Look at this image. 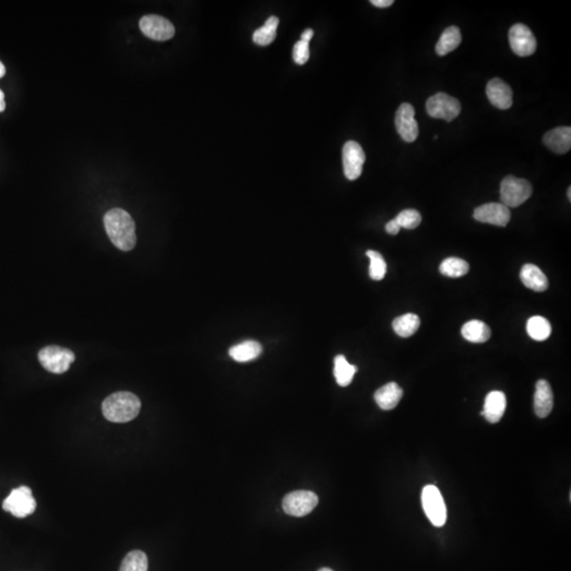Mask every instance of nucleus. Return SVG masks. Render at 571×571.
Wrapping results in <instances>:
<instances>
[{"instance_id":"obj_1","label":"nucleus","mask_w":571,"mask_h":571,"mask_svg":"<svg viewBox=\"0 0 571 571\" xmlns=\"http://www.w3.org/2000/svg\"><path fill=\"white\" fill-rule=\"evenodd\" d=\"M104 226L112 244L121 251H130L136 244V224L130 213L112 209L104 216Z\"/></svg>"},{"instance_id":"obj_2","label":"nucleus","mask_w":571,"mask_h":571,"mask_svg":"<svg viewBox=\"0 0 571 571\" xmlns=\"http://www.w3.org/2000/svg\"><path fill=\"white\" fill-rule=\"evenodd\" d=\"M141 401L134 393L119 391L108 396L102 405L104 417L116 423L132 421L140 413Z\"/></svg>"},{"instance_id":"obj_3","label":"nucleus","mask_w":571,"mask_h":571,"mask_svg":"<svg viewBox=\"0 0 571 571\" xmlns=\"http://www.w3.org/2000/svg\"><path fill=\"white\" fill-rule=\"evenodd\" d=\"M532 191L533 189L529 181L514 176H507L501 181V203L508 209L519 207L531 197Z\"/></svg>"},{"instance_id":"obj_4","label":"nucleus","mask_w":571,"mask_h":571,"mask_svg":"<svg viewBox=\"0 0 571 571\" xmlns=\"http://www.w3.org/2000/svg\"><path fill=\"white\" fill-rule=\"evenodd\" d=\"M422 507L426 517L435 527H442L446 522V506L439 489L435 485L424 487L421 494Z\"/></svg>"},{"instance_id":"obj_5","label":"nucleus","mask_w":571,"mask_h":571,"mask_svg":"<svg viewBox=\"0 0 571 571\" xmlns=\"http://www.w3.org/2000/svg\"><path fill=\"white\" fill-rule=\"evenodd\" d=\"M38 360L46 370L52 374H64L75 362V356L70 350L61 346H47L38 352Z\"/></svg>"},{"instance_id":"obj_6","label":"nucleus","mask_w":571,"mask_h":571,"mask_svg":"<svg viewBox=\"0 0 571 571\" xmlns=\"http://www.w3.org/2000/svg\"><path fill=\"white\" fill-rule=\"evenodd\" d=\"M426 112L435 119L451 122L456 119L462 111L460 101L444 93H436L426 101Z\"/></svg>"},{"instance_id":"obj_7","label":"nucleus","mask_w":571,"mask_h":571,"mask_svg":"<svg viewBox=\"0 0 571 571\" xmlns=\"http://www.w3.org/2000/svg\"><path fill=\"white\" fill-rule=\"evenodd\" d=\"M318 503L319 497L315 493L307 490L295 491L286 495L283 509L291 517H303L311 513Z\"/></svg>"},{"instance_id":"obj_8","label":"nucleus","mask_w":571,"mask_h":571,"mask_svg":"<svg viewBox=\"0 0 571 571\" xmlns=\"http://www.w3.org/2000/svg\"><path fill=\"white\" fill-rule=\"evenodd\" d=\"M3 510L10 512L13 514L14 517H19V519L33 513L36 509V501L32 495L31 489L28 487L14 489L3 501Z\"/></svg>"},{"instance_id":"obj_9","label":"nucleus","mask_w":571,"mask_h":571,"mask_svg":"<svg viewBox=\"0 0 571 571\" xmlns=\"http://www.w3.org/2000/svg\"><path fill=\"white\" fill-rule=\"evenodd\" d=\"M141 31L146 38L157 42H165L171 40L175 36V26L169 19L162 16L150 15L143 16L140 22Z\"/></svg>"},{"instance_id":"obj_10","label":"nucleus","mask_w":571,"mask_h":571,"mask_svg":"<svg viewBox=\"0 0 571 571\" xmlns=\"http://www.w3.org/2000/svg\"><path fill=\"white\" fill-rule=\"evenodd\" d=\"M365 152L356 141H348L343 148V167L348 180H356L362 174Z\"/></svg>"},{"instance_id":"obj_11","label":"nucleus","mask_w":571,"mask_h":571,"mask_svg":"<svg viewBox=\"0 0 571 571\" xmlns=\"http://www.w3.org/2000/svg\"><path fill=\"white\" fill-rule=\"evenodd\" d=\"M512 51L521 57L530 56L536 50V40L531 30L524 24H515L509 31Z\"/></svg>"},{"instance_id":"obj_12","label":"nucleus","mask_w":571,"mask_h":571,"mask_svg":"<svg viewBox=\"0 0 571 571\" xmlns=\"http://www.w3.org/2000/svg\"><path fill=\"white\" fill-rule=\"evenodd\" d=\"M396 128L398 134L407 143L414 142L419 134V127L415 120V109L409 103H403L396 112Z\"/></svg>"},{"instance_id":"obj_13","label":"nucleus","mask_w":571,"mask_h":571,"mask_svg":"<svg viewBox=\"0 0 571 571\" xmlns=\"http://www.w3.org/2000/svg\"><path fill=\"white\" fill-rule=\"evenodd\" d=\"M474 218L483 224L497 226H506L511 219V213L503 203H487L480 205L474 211Z\"/></svg>"},{"instance_id":"obj_14","label":"nucleus","mask_w":571,"mask_h":571,"mask_svg":"<svg viewBox=\"0 0 571 571\" xmlns=\"http://www.w3.org/2000/svg\"><path fill=\"white\" fill-rule=\"evenodd\" d=\"M485 93L489 101L499 109H509L513 104V93L511 87L503 79H493L489 81Z\"/></svg>"},{"instance_id":"obj_15","label":"nucleus","mask_w":571,"mask_h":571,"mask_svg":"<svg viewBox=\"0 0 571 571\" xmlns=\"http://www.w3.org/2000/svg\"><path fill=\"white\" fill-rule=\"evenodd\" d=\"M554 409V393L546 380H538L534 393V412L540 418H546Z\"/></svg>"},{"instance_id":"obj_16","label":"nucleus","mask_w":571,"mask_h":571,"mask_svg":"<svg viewBox=\"0 0 571 571\" xmlns=\"http://www.w3.org/2000/svg\"><path fill=\"white\" fill-rule=\"evenodd\" d=\"M544 144L556 154H566L571 148V128L562 126L546 132L542 138Z\"/></svg>"},{"instance_id":"obj_17","label":"nucleus","mask_w":571,"mask_h":571,"mask_svg":"<svg viewBox=\"0 0 571 571\" xmlns=\"http://www.w3.org/2000/svg\"><path fill=\"white\" fill-rule=\"evenodd\" d=\"M507 407V399L503 391H491L487 395L485 400V407L481 415L488 420L490 423H497L501 421Z\"/></svg>"},{"instance_id":"obj_18","label":"nucleus","mask_w":571,"mask_h":571,"mask_svg":"<svg viewBox=\"0 0 571 571\" xmlns=\"http://www.w3.org/2000/svg\"><path fill=\"white\" fill-rule=\"evenodd\" d=\"M403 391L397 383L391 382L380 387L375 393V400L377 405L383 411H391L399 405L400 400L402 399Z\"/></svg>"},{"instance_id":"obj_19","label":"nucleus","mask_w":571,"mask_h":571,"mask_svg":"<svg viewBox=\"0 0 571 571\" xmlns=\"http://www.w3.org/2000/svg\"><path fill=\"white\" fill-rule=\"evenodd\" d=\"M521 281L527 288L535 292H544L547 290L549 281L538 267L527 264L522 268Z\"/></svg>"},{"instance_id":"obj_20","label":"nucleus","mask_w":571,"mask_h":571,"mask_svg":"<svg viewBox=\"0 0 571 571\" xmlns=\"http://www.w3.org/2000/svg\"><path fill=\"white\" fill-rule=\"evenodd\" d=\"M263 347L256 341H244L230 348L228 354L236 362L244 363L255 360L262 354Z\"/></svg>"},{"instance_id":"obj_21","label":"nucleus","mask_w":571,"mask_h":571,"mask_svg":"<svg viewBox=\"0 0 571 571\" xmlns=\"http://www.w3.org/2000/svg\"><path fill=\"white\" fill-rule=\"evenodd\" d=\"M462 334L469 342L481 344L491 338V329L483 322L472 320L462 326Z\"/></svg>"},{"instance_id":"obj_22","label":"nucleus","mask_w":571,"mask_h":571,"mask_svg":"<svg viewBox=\"0 0 571 571\" xmlns=\"http://www.w3.org/2000/svg\"><path fill=\"white\" fill-rule=\"evenodd\" d=\"M462 33L457 26H448L442 32L437 45H436V53L439 56H444L448 53L457 49V47L462 44Z\"/></svg>"},{"instance_id":"obj_23","label":"nucleus","mask_w":571,"mask_h":571,"mask_svg":"<svg viewBox=\"0 0 571 571\" xmlns=\"http://www.w3.org/2000/svg\"><path fill=\"white\" fill-rule=\"evenodd\" d=\"M357 370H358L357 366L350 364L343 354H338L334 359V374L336 377V383L340 386H348L352 383Z\"/></svg>"},{"instance_id":"obj_24","label":"nucleus","mask_w":571,"mask_h":571,"mask_svg":"<svg viewBox=\"0 0 571 571\" xmlns=\"http://www.w3.org/2000/svg\"><path fill=\"white\" fill-rule=\"evenodd\" d=\"M420 319L417 314L407 313L396 318L393 322V329L401 338H409L419 329Z\"/></svg>"},{"instance_id":"obj_25","label":"nucleus","mask_w":571,"mask_h":571,"mask_svg":"<svg viewBox=\"0 0 571 571\" xmlns=\"http://www.w3.org/2000/svg\"><path fill=\"white\" fill-rule=\"evenodd\" d=\"M279 18L272 16L268 18L262 28L257 29L253 34V42L258 46H268L276 36V29L279 26Z\"/></svg>"},{"instance_id":"obj_26","label":"nucleus","mask_w":571,"mask_h":571,"mask_svg":"<svg viewBox=\"0 0 571 571\" xmlns=\"http://www.w3.org/2000/svg\"><path fill=\"white\" fill-rule=\"evenodd\" d=\"M552 325L542 317H532L527 322V332L530 338L538 342L547 340L552 334Z\"/></svg>"},{"instance_id":"obj_27","label":"nucleus","mask_w":571,"mask_h":571,"mask_svg":"<svg viewBox=\"0 0 571 571\" xmlns=\"http://www.w3.org/2000/svg\"><path fill=\"white\" fill-rule=\"evenodd\" d=\"M469 270H470V266L468 263L458 257L446 258L439 267V271L442 275L453 277V279L464 276Z\"/></svg>"},{"instance_id":"obj_28","label":"nucleus","mask_w":571,"mask_h":571,"mask_svg":"<svg viewBox=\"0 0 571 571\" xmlns=\"http://www.w3.org/2000/svg\"><path fill=\"white\" fill-rule=\"evenodd\" d=\"M148 558L146 554L140 550L130 552L122 562L120 571H148Z\"/></svg>"},{"instance_id":"obj_29","label":"nucleus","mask_w":571,"mask_h":571,"mask_svg":"<svg viewBox=\"0 0 571 571\" xmlns=\"http://www.w3.org/2000/svg\"><path fill=\"white\" fill-rule=\"evenodd\" d=\"M366 255L370 260L369 276L374 281H382L385 274H386L387 270L386 263H385L382 255L374 250L367 251Z\"/></svg>"},{"instance_id":"obj_30","label":"nucleus","mask_w":571,"mask_h":571,"mask_svg":"<svg viewBox=\"0 0 571 571\" xmlns=\"http://www.w3.org/2000/svg\"><path fill=\"white\" fill-rule=\"evenodd\" d=\"M396 221L399 224L400 228H407V230H413V228H418L421 224V215L419 212L416 210H405L401 213L398 214L397 217L395 218Z\"/></svg>"},{"instance_id":"obj_31","label":"nucleus","mask_w":571,"mask_h":571,"mask_svg":"<svg viewBox=\"0 0 571 571\" xmlns=\"http://www.w3.org/2000/svg\"><path fill=\"white\" fill-rule=\"evenodd\" d=\"M309 44L299 40L293 47V60L297 64L304 65L309 60Z\"/></svg>"},{"instance_id":"obj_32","label":"nucleus","mask_w":571,"mask_h":571,"mask_svg":"<svg viewBox=\"0 0 571 571\" xmlns=\"http://www.w3.org/2000/svg\"><path fill=\"white\" fill-rule=\"evenodd\" d=\"M400 228H400L396 219L391 220V221L387 222L386 226H385V230H386L387 233L391 234V235H397L400 232Z\"/></svg>"},{"instance_id":"obj_33","label":"nucleus","mask_w":571,"mask_h":571,"mask_svg":"<svg viewBox=\"0 0 571 571\" xmlns=\"http://www.w3.org/2000/svg\"><path fill=\"white\" fill-rule=\"evenodd\" d=\"M371 5L377 8H389L393 5V0H371Z\"/></svg>"},{"instance_id":"obj_34","label":"nucleus","mask_w":571,"mask_h":571,"mask_svg":"<svg viewBox=\"0 0 571 571\" xmlns=\"http://www.w3.org/2000/svg\"><path fill=\"white\" fill-rule=\"evenodd\" d=\"M301 38V40H303V42H308V44H309L310 40H311V38H313V30H311V29H307L306 31L303 32V34H302Z\"/></svg>"},{"instance_id":"obj_35","label":"nucleus","mask_w":571,"mask_h":571,"mask_svg":"<svg viewBox=\"0 0 571 571\" xmlns=\"http://www.w3.org/2000/svg\"><path fill=\"white\" fill-rule=\"evenodd\" d=\"M6 109V101H5V93L3 91H0V112L5 111Z\"/></svg>"},{"instance_id":"obj_36","label":"nucleus","mask_w":571,"mask_h":571,"mask_svg":"<svg viewBox=\"0 0 571 571\" xmlns=\"http://www.w3.org/2000/svg\"><path fill=\"white\" fill-rule=\"evenodd\" d=\"M5 75H6L5 65H3V63L0 62V79H1V77H5Z\"/></svg>"},{"instance_id":"obj_37","label":"nucleus","mask_w":571,"mask_h":571,"mask_svg":"<svg viewBox=\"0 0 571 571\" xmlns=\"http://www.w3.org/2000/svg\"><path fill=\"white\" fill-rule=\"evenodd\" d=\"M567 195H568L569 201H571V187H568V191H567Z\"/></svg>"},{"instance_id":"obj_38","label":"nucleus","mask_w":571,"mask_h":571,"mask_svg":"<svg viewBox=\"0 0 571 571\" xmlns=\"http://www.w3.org/2000/svg\"><path fill=\"white\" fill-rule=\"evenodd\" d=\"M319 571H334L332 569L330 568H321Z\"/></svg>"}]
</instances>
